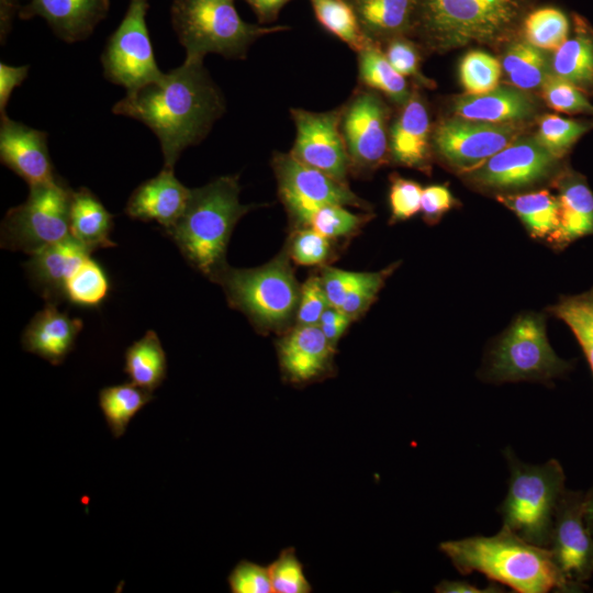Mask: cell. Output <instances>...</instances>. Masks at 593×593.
<instances>
[{
	"mask_svg": "<svg viewBox=\"0 0 593 593\" xmlns=\"http://www.w3.org/2000/svg\"><path fill=\"white\" fill-rule=\"evenodd\" d=\"M503 456L508 479L506 494L497 508L502 527L530 544L548 548L556 508L567 489L563 467L555 458L542 463L525 462L510 446Z\"/></svg>",
	"mask_w": 593,
	"mask_h": 593,
	"instance_id": "277c9868",
	"label": "cell"
},
{
	"mask_svg": "<svg viewBox=\"0 0 593 593\" xmlns=\"http://www.w3.org/2000/svg\"><path fill=\"white\" fill-rule=\"evenodd\" d=\"M0 160L30 187L58 178L48 152L47 133L13 121L7 114L0 120Z\"/></svg>",
	"mask_w": 593,
	"mask_h": 593,
	"instance_id": "ac0fdd59",
	"label": "cell"
},
{
	"mask_svg": "<svg viewBox=\"0 0 593 593\" xmlns=\"http://www.w3.org/2000/svg\"><path fill=\"white\" fill-rule=\"evenodd\" d=\"M190 194L191 189L176 178L174 169L163 168L132 192L125 213L134 220L155 221L166 231L182 215Z\"/></svg>",
	"mask_w": 593,
	"mask_h": 593,
	"instance_id": "ffe728a7",
	"label": "cell"
},
{
	"mask_svg": "<svg viewBox=\"0 0 593 593\" xmlns=\"http://www.w3.org/2000/svg\"><path fill=\"white\" fill-rule=\"evenodd\" d=\"M110 291L109 279L102 267L87 257L65 283L64 296L82 307L99 306Z\"/></svg>",
	"mask_w": 593,
	"mask_h": 593,
	"instance_id": "d590c367",
	"label": "cell"
},
{
	"mask_svg": "<svg viewBox=\"0 0 593 593\" xmlns=\"http://www.w3.org/2000/svg\"><path fill=\"white\" fill-rule=\"evenodd\" d=\"M90 254L89 249L68 236L33 253L24 268L46 303L57 304L65 299L66 281Z\"/></svg>",
	"mask_w": 593,
	"mask_h": 593,
	"instance_id": "44dd1931",
	"label": "cell"
},
{
	"mask_svg": "<svg viewBox=\"0 0 593 593\" xmlns=\"http://www.w3.org/2000/svg\"><path fill=\"white\" fill-rule=\"evenodd\" d=\"M358 85L382 93L403 105L411 96L405 77L385 57L381 46L372 45L357 53Z\"/></svg>",
	"mask_w": 593,
	"mask_h": 593,
	"instance_id": "f546056e",
	"label": "cell"
},
{
	"mask_svg": "<svg viewBox=\"0 0 593 593\" xmlns=\"http://www.w3.org/2000/svg\"><path fill=\"white\" fill-rule=\"evenodd\" d=\"M457 201L444 184H432L423 189L421 211L429 225L438 223L441 216L456 206Z\"/></svg>",
	"mask_w": 593,
	"mask_h": 593,
	"instance_id": "681fc988",
	"label": "cell"
},
{
	"mask_svg": "<svg viewBox=\"0 0 593 593\" xmlns=\"http://www.w3.org/2000/svg\"><path fill=\"white\" fill-rule=\"evenodd\" d=\"M329 306L321 277L311 276L301 287L295 313L298 325H318L324 311Z\"/></svg>",
	"mask_w": 593,
	"mask_h": 593,
	"instance_id": "7dc6e473",
	"label": "cell"
},
{
	"mask_svg": "<svg viewBox=\"0 0 593 593\" xmlns=\"http://www.w3.org/2000/svg\"><path fill=\"white\" fill-rule=\"evenodd\" d=\"M502 66L492 55L472 51L461 60L460 81L468 94H482L497 88Z\"/></svg>",
	"mask_w": 593,
	"mask_h": 593,
	"instance_id": "f35d334b",
	"label": "cell"
},
{
	"mask_svg": "<svg viewBox=\"0 0 593 593\" xmlns=\"http://www.w3.org/2000/svg\"><path fill=\"white\" fill-rule=\"evenodd\" d=\"M254 11L259 24L273 23L283 8L291 0H244Z\"/></svg>",
	"mask_w": 593,
	"mask_h": 593,
	"instance_id": "11a10c76",
	"label": "cell"
},
{
	"mask_svg": "<svg viewBox=\"0 0 593 593\" xmlns=\"http://www.w3.org/2000/svg\"><path fill=\"white\" fill-rule=\"evenodd\" d=\"M553 75L561 77L582 91H593V35L581 27L553 53Z\"/></svg>",
	"mask_w": 593,
	"mask_h": 593,
	"instance_id": "4dcf8cb0",
	"label": "cell"
},
{
	"mask_svg": "<svg viewBox=\"0 0 593 593\" xmlns=\"http://www.w3.org/2000/svg\"><path fill=\"white\" fill-rule=\"evenodd\" d=\"M225 109L203 59L184 58L158 80L126 92L112 112L148 126L160 143L164 168L174 169L181 153L204 139Z\"/></svg>",
	"mask_w": 593,
	"mask_h": 593,
	"instance_id": "6da1fadb",
	"label": "cell"
},
{
	"mask_svg": "<svg viewBox=\"0 0 593 593\" xmlns=\"http://www.w3.org/2000/svg\"><path fill=\"white\" fill-rule=\"evenodd\" d=\"M398 266L399 262L377 272H356L339 310L353 320L362 315L373 303L387 278Z\"/></svg>",
	"mask_w": 593,
	"mask_h": 593,
	"instance_id": "ab89813d",
	"label": "cell"
},
{
	"mask_svg": "<svg viewBox=\"0 0 593 593\" xmlns=\"http://www.w3.org/2000/svg\"><path fill=\"white\" fill-rule=\"evenodd\" d=\"M335 350L318 325L296 324L277 343L283 380L305 385L329 377L335 369Z\"/></svg>",
	"mask_w": 593,
	"mask_h": 593,
	"instance_id": "e0dca14e",
	"label": "cell"
},
{
	"mask_svg": "<svg viewBox=\"0 0 593 593\" xmlns=\"http://www.w3.org/2000/svg\"><path fill=\"white\" fill-rule=\"evenodd\" d=\"M541 86L544 98L550 108L570 114L593 115V104L572 82L548 74Z\"/></svg>",
	"mask_w": 593,
	"mask_h": 593,
	"instance_id": "7bdbcfd3",
	"label": "cell"
},
{
	"mask_svg": "<svg viewBox=\"0 0 593 593\" xmlns=\"http://www.w3.org/2000/svg\"><path fill=\"white\" fill-rule=\"evenodd\" d=\"M356 272L325 267L321 275L322 284L331 306L340 309Z\"/></svg>",
	"mask_w": 593,
	"mask_h": 593,
	"instance_id": "f907efd6",
	"label": "cell"
},
{
	"mask_svg": "<svg viewBox=\"0 0 593 593\" xmlns=\"http://www.w3.org/2000/svg\"><path fill=\"white\" fill-rule=\"evenodd\" d=\"M392 67L403 77H413L425 81L419 72V54L416 46L403 36L387 42L383 52Z\"/></svg>",
	"mask_w": 593,
	"mask_h": 593,
	"instance_id": "c3c4849f",
	"label": "cell"
},
{
	"mask_svg": "<svg viewBox=\"0 0 593 593\" xmlns=\"http://www.w3.org/2000/svg\"><path fill=\"white\" fill-rule=\"evenodd\" d=\"M271 165L279 198L296 228L310 226L315 212L326 205L371 209L348 183L299 161L290 153H275Z\"/></svg>",
	"mask_w": 593,
	"mask_h": 593,
	"instance_id": "30bf717a",
	"label": "cell"
},
{
	"mask_svg": "<svg viewBox=\"0 0 593 593\" xmlns=\"http://www.w3.org/2000/svg\"><path fill=\"white\" fill-rule=\"evenodd\" d=\"M124 372L132 383L156 390L167 376V356L155 331H147L124 354Z\"/></svg>",
	"mask_w": 593,
	"mask_h": 593,
	"instance_id": "f1b7e54d",
	"label": "cell"
},
{
	"mask_svg": "<svg viewBox=\"0 0 593 593\" xmlns=\"http://www.w3.org/2000/svg\"><path fill=\"white\" fill-rule=\"evenodd\" d=\"M29 72V65L11 66L0 63V114L5 115V107L13 90L22 85Z\"/></svg>",
	"mask_w": 593,
	"mask_h": 593,
	"instance_id": "f5cc1de1",
	"label": "cell"
},
{
	"mask_svg": "<svg viewBox=\"0 0 593 593\" xmlns=\"http://www.w3.org/2000/svg\"><path fill=\"white\" fill-rule=\"evenodd\" d=\"M549 312L563 321L574 334L593 376V288L562 296Z\"/></svg>",
	"mask_w": 593,
	"mask_h": 593,
	"instance_id": "836d02e7",
	"label": "cell"
},
{
	"mask_svg": "<svg viewBox=\"0 0 593 593\" xmlns=\"http://www.w3.org/2000/svg\"><path fill=\"white\" fill-rule=\"evenodd\" d=\"M148 0H128L124 18L101 55L104 77L124 87L126 92L156 81L164 74L156 63L148 33Z\"/></svg>",
	"mask_w": 593,
	"mask_h": 593,
	"instance_id": "7c38bea8",
	"label": "cell"
},
{
	"mask_svg": "<svg viewBox=\"0 0 593 593\" xmlns=\"http://www.w3.org/2000/svg\"><path fill=\"white\" fill-rule=\"evenodd\" d=\"M153 399L152 391L132 382L101 389L99 407L111 435L121 438L133 417Z\"/></svg>",
	"mask_w": 593,
	"mask_h": 593,
	"instance_id": "1f68e13d",
	"label": "cell"
},
{
	"mask_svg": "<svg viewBox=\"0 0 593 593\" xmlns=\"http://www.w3.org/2000/svg\"><path fill=\"white\" fill-rule=\"evenodd\" d=\"M72 191L59 177L30 187L26 200L11 208L2 220L1 247L32 255L70 236Z\"/></svg>",
	"mask_w": 593,
	"mask_h": 593,
	"instance_id": "9c48e42d",
	"label": "cell"
},
{
	"mask_svg": "<svg viewBox=\"0 0 593 593\" xmlns=\"http://www.w3.org/2000/svg\"><path fill=\"white\" fill-rule=\"evenodd\" d=\"M514 123H489L466 119L443 121L433 133V145L443 160L468 174L517 138Z\"/></svg>",
	"mask_w": 593,
	"mask_h": 593,
	"instance_id": "5bb4252c",
	"label": "cell"
},
{
	"mask_svg": "<svg viewBox=\"0 0 593 593\" xmlns=\"http://www.w3.org/2000/svg\"><path fill=\"white\" fill-rule=\"evenodd\" d=\"M237 176H223L191 189L179 220L166 233L186 260L212 280L227 267L226 247L234 226L253 209L239 202Z\"/></svg>",
	"mask_w": 593,
	"mask_h": 593,
	"instance_id": "3957f363",
	"label": "cell"
},
{
	"mask_svg": "<svg viewBox=\"0 0 593 593\" xmlns=\"http://www.w3.org/2000/svg\"><path fill=\"white\" fill-rule=\"evenodd\" d=\"M439 550L462 575L478 572L517 593L570 592L550 550L510 529L439 544Z\"/></svg>",
	"mask_w": 593,
	"mask_h": 593,
	"instance_id": "7a4b0ae2",
	"label": "cell"
},
{
	"mask_svg": "<svg viewBox=\"0 0 593 593\" xmlns=\"http://www.w3.org/2000/svg\"><path fill=\"white\" fill-rule=\"evenodd\" d=\"M82 327L80 318L70 317L58 311L56 304L46 303L24 328L21 344L25 351L40 356L53 366H59L74 350Z\"/></svg>",
	"mask_w": 593,
	"mask_h": 593,
	"instance_id": "603a6c76",
	"label": "cell"
},
{
	"mask_svg": "<svg viewBox=\"0 0 593 593\" xmlns=\"http://www.w3.org/2000/svg\"><path fill=\"white\" fill-rule=\"evenodd\" d=\"M559 201V227L548 239L556 250H562L573 242L593 235V192L584 177L567 171L557 181Z\"/></svg>",
	"mask_w": 593,
	"mask_h": 593,
	"instance_id": "cb8c5ba5",
	"label": "cell"
},
{
	"mask_svg": "<svg viewBox=\"0 0 593 593\" xmlns=\"http://www.w3.org/2000/svg\"><path fill=\"white\" fill-rule=\"evenodd\" d=\"M430 122L418 93H411L390 127L389 157L400 166L423 171L429 167Z\"/></svg>",
	"mask_w": 593,
	"mask_h": 593,
	"instance_id": "7402d4cb",
	"label": "cell"
},
{
	"mask_svg": "<svg viewBox=\"0 0 593 593\" xmlns=\"http://www.w3.org/2000/svg\"><path fill=\"white\" fill-rule=\"evenodd\" d=\"M389 108L380 93L358 85L340 107L339 127L350 174L366 177L389 157Z\"/></svg>",
	"mask_w": 593,
	"mask_h": 593,
	"instance_id": "8fae6325",
	"label": "cell"
},
{
	"mask_svg": "<svg viewBox=\"0 0 593 593\" xmlns=\"http://www.w3.org/2000/svg\"><path fill=\"white\" fill-rule=\"evenodd\" d=\"M370 217L353 213L344 205H326L315 212L310 227L328 239H336L355 234Z\"/></svg>",
	"mask_w": 593,
	"mask_h": 593,
	"instance_id": "b9f144b4",
	"label": "cell"
},
{
	"mask_svg": "<svg viewBox=\"0 0 593 593\" xmlns=\"http://www.w3.org/2000/svg\"><path fill=\"white\" fill-rule=\"evenodd\" d=\"M288 253L301 266L324 264L331 255V243L312 227H300L294 232Z\"/></svg>",
	"mask_w": 593,
	"mask_h": 593,
	"instance_id": "ee69618b",
	"label": "cell"
},
{
	"mask_svg": "<svg viewBox=\"0 0 593 593\" xmlns=\"http://www.w3.org/2000/svg\"><path fill=\"white\" fill-rule=\"evenodd\" d=\"M112 228L113 215L89 189L72 191L69 212L71 237L92 253L116 246L110 238Z\"/></svg>",
	"mask_w": 593,
	"mask_h": 593,
	"instance_id": "4316f807",
	"label": "cell"
},
{
	"mask_svg": "<svg viewBox=\"0 0 593 593\" xmlns=\"http://www.w3.org/2000/svg\"><path fill=\"white\" fill-rule=\"evenodd\" d=\"M585 492H563L556 508L548 549L570 592L586 589L593 578V535L585 518Z\"/></svg>",
	"mask_w": 593,
	"mask_h": 593,
	"instance_id": "4fadbf2b",
	"label": "cell"
},
{
	"mask_svg": "<svg viewBox=\"0 0 593 593\" xmlns=\"http://www.w3.org/2000/svg\"><path fill=\"white\" fill-rule=\"evenodd\" d=\"M232 593H273L268 567L240 560L227 577Z\"/></svg>",
	"mask_w": 593,
	"mask_h": 593,
	"instance_id": "bcb514c9",
	"label": "cell"
},
{
	"mask_svg": "<svg viewBox=\"0 0 593 593\" xmlns=\"http://www.w3.org/2000/svg\"><path fill=\"white\" fill-rule=\"evenodd\" d=\"M170 15L186 58L190 59H203L210 53L242 59L260 37L289 30L287 25L245 22L233 0H174Z\"/></svg>",
	"mask_w": 593,
	"mask_h": 593,
	"instance_id": "5b68a950",
	"label": "cell"
},
{
	"mask_svg": "<svg viewBox=\"0 0 593 593\" xmlns=\"http://www.w3.org/2000/svg\"><path fill=\"white\" fill-rule=\"evenodd\" d=\"M109 8L110 0H31L19 18H43L60 40L75 43L92 34Z\"/></svg>",
	"mask_w": 593,
	"mask_h": 593,
	"instance_id": "d6986e66",
	"label": "cell"
},
{
	"mask_svg": "<svg viewBox=\"0 0 593 593\" xmlns=\"http://www.w3.org/2000/svg\"><path fill=\"white\" fill-rule=\"evenodd\" d=\"M502 67L510 81L521 90L539 87L548 75L546 56L528 42L513 44L504 55Z\"/></svg>",
	"mask_w": 593,
	"mask_h": 593,
	"instance_id": "e575fe53",
	"label": "cell"
},
{
	"mask_svg": "<svg viewBox=\"0 0 593 593\" xmlns=\"http://www.w3.org/2000/svg\"><path fill=\"white\" fill-rule=\"evenodd\" d=\"M458 118L489 123H513L530 118L535 102L518 88L497 87L482 94H467L457 99Z\"/></svg>",
	"mask_w": 593,
	"mask_h": 593,
	"instance_id": "d4e9b609",
	"label": "cell"
},
{
	"mask_svg": "<svg viewBox=\"0 0 593 593\" xmlns=\"http://www.w3.org/2000/svg\"><path fill=\"white\" fill-rule=\"evenodd\" d=\"M321 26L356 53L374 44L363 32L353 5L347 0H310Z\"/></svg>",
	"mask_w": 593,
	"mask_h": 593,
	"instance_id": "d6a6232c",
	"label": "cell"
},
{
	"mask_svg": "<svg viewBox=\"0 0 593 593\" xmlns=\"http://www.w3.org/2000/svg\"><path fill=\"white\" fill-rule=\"evenodd\" d=\"M571 369L572 363L559 357L550 346L545 316L524 313L517 316L489 348L479 377L493 384H551Z\"/></svg>",
	"mask_w": 593,
	"mask_h": 593,
	"instance_id": "8992f818",
	"label": "cell"
},
{
	"mask_svg": "<svg viewBox=\"0 0 593 593\" xmlns=\"http://www.w3.org/2000/svg\"><path fill=\"white\" fill-rule=\"evenodd\" d=\"M437 593H499L504 592L499 583L492 582L486 588H479L465 580H441L436 586Z\"/></svg>",
	"mask_w": 593,
	"mask_h": 593,
	"instance_id": "db71d44e",
	"label": "cell"
},
{
	"mask_svg": "<svg viewBox=\"0 0 593 593\" xmlns=\"http://www.w3.org/2000/svg\"><path fill=\"white\" fill-rule=\"evenodd\" d=\"M273 593H310L312 586L293 547L284 548L268 566Z\"/></svg>",
	"mask_w": 593,
	"mask_h": 593,
	"instance_id": "60d3db41",
	"label": "cell"
},
{
	"mask_svg": "<svg viewBox=\"0 0 593 593\" xmlns=\"http://www.w3.org/2000/svg\"><path fill=\"white\" fill-rule=\"evenodd\" d=\"M499 200L519 217L533 238L548 242L559 227V201L548 190L502 195Z\"/></svg>",
	"mask_w": 593,
	"mask_h": 593,
	"instance_id": "83f0119b",
	"label": "cell"
},
{
	"mask_svg": "<svg viewBox=\"0 0 593 593\" xmlns=\"http://www.w3.org/2000/svg\"><path fill=\"white\" fill-rule=\"evenodd\" d=\"M585 518L586 523L589 525V528L593 535V484L591 488L585 492Z\"/></svg>",
	"mask_w": 593,
	"mask_h": 593,
	"instance_id": "6f0895ef",
	"label": "cell"
},
{
	"mask_svg": "<svg viewBox=\"0 0 593 593\" xmlns=\"http://www.w3.org/2000/svg\"><path fill=\"white\" fill-rule=\"evenodd\" d=\"M366 35L377 45L412 30L416 0H347Z\"/></svg>",
	"mask_w": 593,
	"mask_h": 593,
	"instance_id": "484cf974",
	"label": "cell"
},
{
	"mask_svg": "<svg viewBox=\"0 0 593 593\" xmlns=\"http://www.w3.org/2000/svg\"><path fill=\"white\" fill-rule=\"evenodd\" d=\"M593 123L566 119L555 114L541 118L536 139L558 159L564 156L573 144Z\"/></svg>",
	"mask_w": 593,
	"mask_h": 593,
	"instance_id": "74e56055",
	"label": "cell"
},
{
	"mask_svg": "<svg viewBox=\"0 0 593 593\" xmlns=\"http://www.w3.org/2000/svg\"><path fill=\"white\" fill-rule=\"evenodd\" d=\"M20 7L18 0H0V40L4 44L12 30L13 20L19 15Z\"/></svg>",
	"mask_w": 593,
	"mask_h": 593,
	"instance_id": "9f6ffc18",
	"label": "cell"
},
{
	"mask_svg": "<svg viewBox=\"0 0 593 593\" xmlns=\"http://www.w3.org/2000/svg\"><path fill=\"white\" fill-rule=\"evenodd\" d=\"M557 163L558 158L536 138H516L467 175L482 188L513 190L546 180L556 171Z\"/></svg>",
	"mask_w": 593,
	"mask_h": 593,
	"instance_id": "2e32d148",
	"label": "cell"
},
{
	"mask_svg": "<svg viewBox=\"0 0 593 593\" xmlns=\"http://www.w3.org/2000/svg\"><path fill=\"white\" fill-rule=\"evenodd\" d=\"M524 31L527 42L547 51H556L567 40L569 21L556 8H541L533 11L525 20Z\"/></svg>",
	"mask_w": 593,
	"mask_h": 593,
	"instance_id": "8d00e7d4",
	"label": "cell"
},
{
	"mask_svg": "<svg viewBox=\"0 0 593 593\" xmlns=\"http://www.w3.org/2000/svg\"><path fill=\"white\" fill-rule=\"evenodd\" d=\"M288 251L253 269L228 266L216 277L230 305L246 314L260 331H283L296 313L301 287L288 259Z\"/></svg>",
	"mask_w": 593,
	"mask_h": 593,
	"instance_id": "52a82bcc",
	"label": "cell"
},
{
	"mask_svg": "<svg viewBox=\"0 0 593 593\" xmlns=\"http://www.w3.org/2000/svg\"><path fill=\"white\" fill-rule=\"evenodd\" d=\"M295 138L289 152L299 161L347 182L349 160L339 127L340 107L324 112L290 109Z\"/></svg>",
	"mask_w": 593,
	"mask_h": 593,
	"instance_id": "9a60e30c",
	"label": "cell"
},
{
	"mask_svg": "<svg viewBox=\"0 0 593 593\" xmlns=\"http://www.w3.org/2000/svg\"><path fill=\"white\" fill-rule=\"evenodd\" d=\"M515 0H416L413 27L435 47L484 42L514 19Z\"/></svg>",
	"mask_w": 593,
	"mask_h": 593,
	"instance_id": "ba28073f",
	"label": "cell"
},
{
	"mask_svg": "<svg viewBox=\"0 0 593 593\" xmlns=\"http://www.w3.org/2000/svg\"><path fill=\"white\" fill-rule=\"evenodd\" d=\"M423 188L414 180L400 176L391 177L389 202L391 222L405 221L421 211Z\"/></svg>",
	"mask_w": 593,
	"mask_h": 593,
	"instance_id": "f6af8a7d",
	"label": "cell"
},
{
	"mask_svg": "<svg viewBox=\"0 0 593 593\" xmlns=\"http://www.w3.org/2000/svg\"><path fill=\"white\" fill-rule=\"evenodd\" d=\"M354 320L342 310L328 306L321 316L318 326L329 344L336 348L338 340Z\"/></svg>",
	"mask_w": 593,
	"mask_h": 593,
	"instance_id": "816d5d0a",
	"label": "cell"
}]
</instances>
